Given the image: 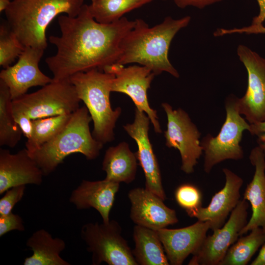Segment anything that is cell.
Here are the masks:
<instances>
[{
  "label": "cell",
  "mask_w": 265,
  "mask_h": 265,
  "mask_svg": "<svg viewBox=\"0 0 265 265\" xmlns=\"http://www.w3.org/2000/svg\"><path fill=\"white\" fill-rule=\"evenodd\" d=\"M58 23L60 35L49 37L56 52L45 60L54 80H68L75 74L92 69L103 71L116 63L121 42L135 20L123 17L111 23H101L92 16L88 5L84 4L77 16L60 15Z\"/></svg>",
  "instance_id": "cell-1"
},
{
  "label": "cell",
  "mask_w": 265,
  "mask_h": 265,
  "mask_svg": "<svg viewBox=\"0 0 265 265\" xmlns=\"http://www.w3.org/2000/svg\"><path fill=\"white\" fill-rule=\"evenodd\" d=\"M190 20L189 16L178 19L166 17L150 27L143 20H135L134 26L121 42L116 63L124 65L137 63L148 67L155 75L165 72L178 78L179 74L168 58L169 50L175 35Z\"/></svg>",
  "instance_id": "cell-2"
},
{
  "label": "cell",
  "mask_w": 265,
  "mask_h": 265,
  "mask_svg": "<svg viewBox=\"0 0 265 265\" xmlns=\"http://www.w3.org/2000/svg\"><path fill=\"white\" fill-rule=\"evenodd\" d=\"M83 0H12L5 10L7 24L26 47L45 50L46 30L58 15L77 16Z\"/></svg>",
  "instance_id": "cell-3"
},
{
  "label": "cell",
  "mask_w": 265,
  "mask_h": 265,
  "mask_svg": "<svg viewBox=\"0 0 265 265\" xmlns=\"http://www.w3.org/2000/svg\"><path fill=\"white\" fill-rule=\"evenodd\" d=\"M92 118L85 106L73 112L64 129L53 138L35 151L29 153L44 176L53 172L71 154H81L88 160L99 155L104 144L91 133Z\"/></svg>",
  "instance_id": "cell-4"
},
{
  "label": "cell",
  "mask_w": 265,
  "mask_h": 265,
  "mask_svg": "<svg viewBox=\"0 0 265 265\" xmlns=\"http://www.w3.org/2000/svg\"><path fill=\"white\" fill-rule=\"evenodd\" d=\"M114 76L92 69L75 74L68 79L91 116L93 137L103 144L114 139V129L122 111L120 107L113 109L111 106L110 93Z\"/></svg>",
  "instance_id": "cell-5"
},
{
  "label": "cell",
  "mask_w": 265,
  "mask_h": 265,
  "mask_svg": "<svg viewBox=\"0 0 265 265\" xmlns=\"http://www.w3.org/2000/svg\"><path fill=\"white\" fill-rule=\"evenodd\" d=\"M80 101L68 79L53 80L39 90L12 100V109L33 120L72 114L80 107Z\"/></svg>",
  "instance_id": "cell-6"
},
{
  "label": "cell",
  "mask_w": 265,
  "mask_h": 265,
  "mask_svg": "<svg viewBox=\"0 0 265 265\" xmlns=\"http://www.w3.org/2000/svg\"><path fill=\"white\" fill-rule=\"evenodd\" d=\"M236 97L230 95L225 102L226 119L218 134H208L201 141L205 153L204 170L209 173L213 166L226 159L239 160L244 153L240 145L244 131H249L250 124L241 116L236 106Z\"/></svg>",
  "instance_id": "cell-7"
},
{
  "label": "cell",
  "mask_w": 265,
  "mask_h": 265,
  "mask_svg": "<svg viewBox=\"0 0 265 265\" xmlns=\"http://www.w3.org/2000/svg\"><path fill=\"white\" fill-rule=\"evenodd\" d=\"M121 234V227L114 220L107 223L83 225L80 236L92 254V265L105 262L109 265H138L132 250Z\"/></svg>",
  "instance_id": "cell-8"
},
{
  "label": "cell",
  "mask_w": 265,
  "mask_h": 265,
  "mask_svg": "<svg viewBox=\"0 0 265 265\" xmlns=\"http://www.w3.org/2000/svg\"><path fill=\"white\" fill-rule=\"evenodd\" d=\"M161 106L167 119V130L164 132L166 146L179 150L181 170L186 174L192 173L203 152L199 140L201 133L184 110L174 109L167 103Z\"/></svg>",
  "instance_id": "cell-9"
},
{
  "label": "cell",
  "mask_w": 265,
  "mask_h": 265,
  "mask_svg": "<svg viewBox=\"0 0 265 265\" xmlns=\"http://www.w3.org/2000/svg\"><path fill=\"white\" fill-rule=\"evenodd\" d=\"M237 54L248 76L245 94L236 97L238 110L249 124L265 121V58L244 45L238 46Z\"/></svg>",
  "instance_id": "cell-10"
},
{
  "label": "cell",
  "mask_w": 265,
  "mask_h": 265,
  "mask_svg": "<svg viewBox=\"0 0 265 265\" xmlns=\"http://www.w3.org/2000/svg\"><path fill=\"white\" fill-rule=\"evenodd\" d=\"M103 71L114 76L111 92L122 93L129 96L136 108L144 112L150 118L155 132L161 133L157 112L150 107L148 100V90L155 76L152 70L142 65L125 67L114 63L106 66Z\"/></svg>",
  "instance_id": "cell-11"
},
{
  "label": "cell",
  "mask_w": 265,
  "mask_h": 265,
  "mask_svg": "<svg viewBox=\"0 0 265 265\" xmlns=\"http://www.w3.org/2000/svg\"><path fill=\"white\" fill-rule=\"evenodd\" d=\"M247 200H240L224 225L207 236L199 249L193 255L189 265H219L227 250L238 239L248 222Z\"/></svg>",
  "instance_id": "cell-12"
},
{
  "label": "cell",
  "mask_w": 265,
  "mask_h": 265,
  "mask_svg": "<svg viewBox=\"0 0 265 265\" xmlns=\"http://www.w3.org/2000/svg\"><path fill=\"white\" fill-rule=\"evenodd\" d=\"M150 119L143 111L135 108L134 121L123 126L127 133L136 142L137 159L144 172L145 188L164 201L166 197L160 171L149 137Z\"/></svg>",
  "instance_id": "cell-13"
},
{
  "label": "cell",
  "mask_w": 265,
  "mask_h": 265,
  "mask_svg": "<svg viewBox=\"0 0 265 265\" xmlns=\"http://www.w3.org/2000/svg\"><path fill=\"white\" fill-rule=\"evenodd\" d=\"M44 51L26 47L15 64L0 71V80L8 86L12 100L26 94L30 87L43 86L53 81V79L44 74L39 67Z\"/></svg>",
  "instance_id": "cell-14"
},
{
  "label": "cell",
  "mask_w": 265,
  "mask_h": 265,
  "mask_svg": "<svg viewBox=\"0 0 265 265\" xmlns=\"http://www.w3.org/2000/svg\"><path fill=\"white\" fill-rule=\"evenodd\" d=\"M130 217L135 225L155 231L178 222L176 211L163 203V200L145 187L130 190Z\"/></svg>",
  "instance_id": "cell-15"
},
{
  "label": "cell",
  "mask_w": 265,
  "mask_h": 265,
  "mask_svg": "<svg viewBox=\"0 0 265 265\" xmlns=\"http://www.w3.org/2000/svg\"><path fill=\"white\" fill-rule=\"evenodd\" d=\"M210 229L209 221L198 220L182 228H164L157 230L169 264L181 265L189 255L195 254L201 247Z\"/></svg>",
  "instance_id": "cell-16"
},
{
  "label": "cell",
  "mask_w": 265,
  "mask_h": 265,
  "mask_svg": "<svg viewBox=\"0 0 265 265\" xmlns=\"http://www.w3.org/2000/svg\"><path fill=\"white\" fill-rule=\"evenodd\" d=\"M43 176L26 148L14 154L7 149H0V194L16 186L40 185Z\"/></svg>",
  "instance_id": "cell-17"
},
{
  "label": "cell",
  "mask_w": 265,
  "mask_h": 265,
  "mask_svg": "<svg viewBox=\"0 0 265 265\" xmlns=\"http://www.w3.org/2000/svg\"><path fill=\"white\" fill-rule=\"evenodd\" d=\"M224 186L215 193L207 207L200 208L192 215L198 220L209 221L212 231L222 227L233 210L240 201V190L242 179L230 169L224 168Z\"/></svg>",
  "instance_id": "cell-18"
},
{
  "label": "cell",
  "mask_w": 265,
  "mask_h": 265,
  "mask_svg": "<svg viewBox=\"0 0 265 265\" xmlns=\"http://www.w3.org/2000/svg\"><path fill=\"white\" fill-rule=\"evenodd\" d=\"M119 187L120 183L105 179L82 180L72 191L69 201L78 210L95 209L102 216L103 222L107 223L110 221L109 213Z\"/></svg>",
  "instance_id": "cell-19"
},
{
  "label": "cell",
  "mask_w": 265,
  "mask_h": 265,
  "mask_svg": "<svg viewBox=\"0 0 265 265\" xmlns=\"http://www.w3.org/2000/svg\"><path fill=\"white\" fill-rule=\"evenodd\" d=\"M249 159L255 167V172L246 187L243 199L250 203L252 213L240 236L257 227H261L265 232V155L257 146L251 150Z\"/></svg>",
  "instance_id": "cell-20"
},
{
  "label": "cell",
  "mask_w": 265,
  "mask_h": 265,
  "mask_svg": "<svg viewBox=\"0 0 265 265\" xmlns=\"http://www.w3.org/2000/svg\"><path fill=\"white\" fill-rule=\"evenodd\" d=\"M137 160L135 153L126 142L109 147L102 163V169L106 173L105 179L118 183L132 182L136 174Z\"/></svg>",
  "instance_id": "cell-21"
},
{
  "label": "cell",
  "mask_w": 265,
  "mask_h": 265,
  "mask_svg": "<svg viewBox=\"0 0 265 265\" xmlns=\"http://www.w3.org/2000/svg\"><path fill=\"white\" fill-rule=\"evenodd\" d=\"M26 245L32 251V255L25 258L24 265H70L60 256L65 249L66 243L61 238H53L44 229L35 231L27 240Z\"/></svg>",
  "instance_id": "cell-22"
},
{
  "label": "cell",
  "mask_w": 265,
  "mask_h": 265,
  "mask_svg": "<svg viewBox=\"0 0 265 265\" xmlns=\"http://www.w3.org/2000/svg\"><path fill=\"white\" fill-rule=\"evenodd\" d=\"M132 253L138 265H168L163 245L157 231L136 225L133 228Z\"/></svg>",
  "instance_id": "cell-23"
},
{
  "label": "cell",
  "mask_w": 265,
  "mask_h": 265,
  "mask_svg": "<svg viewBox=\"0 0 265 265\" xmlns=\"http://www.w3.org/2000/svg\"><path fill=\"white\" fill-rule=\"evenodd\" d=\"M22 134V131L14 116L9 88L0 80V145L15 147Z\"/></svg>",
  "instance_id": "cell-24"
},
{
  "label": "cell",
  "mask_w": 265,
  "mask_h": 265,
  "mask_svg": "<svg viewBox=\"0 0 265 265\" xmlns=\"http://www.w3.org/2000/svg\"><path fill=\"white\" fill-rule=\"evenodd\" d=\"M231 246L219 265H245L265 241V232L261 227L251 230Z\"/></svg>",
  "instance_id": "cell-25"
},
{
  "label": "cell",
  "mask_w": 265,
  "mask_h": 265,
  "mask_svg": "<svg viewBox=\"0 0 265 265\" xmlns=\"http://www.w3.org/2000/svg\"><path fill=\"white\" fill-rule=\"evenodd\" d=\"M153 0H96L88 5L89 10L98 22L109 24L117 21L126 13Z\"/></svg>",
  "instance_id": "cell-26"
},
{
  "label": "cell",
  "mask_w": 265,
  "mask_h": 265,
  "mask_svg": "<svg viewBox=\"0 0 265 265\" xmlns=\"http://www.w3.org/2000/svg\"><path fill=\"white\" fill-rule=\"evenodd\" d=\"M72 114L59 115L32 120V134L26 143V148L28 152L35 151L53 138L64 129Z\"/></svg>",
  "instance_id": "cell-27"
},
{
  "label": "cell",
  "mask_w": 265,
  "mask_h": 265,
  "mask_svg": "<svg viewBox=\"0 0 265 265\" xmlns=\"http://www.w3.org/2000/svg\"><path fill=\"white\" fill-rule=\"evenodd\" d=\"M25 47L9 28L7 23L0 26V65L10 66L22 54Z\"/></svg>",
  "instance_id": "cell-28"
},
{
  "label": "cell",
  "mask_w": 265,
  "mask_h": 265,
  "mask_svg": "<svg viewBox=\"0 0 265 265\" xmlns=\"http://www.w3.org/2000/svg\"><path fill=\"white\" fill-rule=\"evenodd\" d=\"M175 198L178 204L191 217L202 207V194L195 186L184 184L180 186L175 192Z\"/></svg>",
  "instance_id": "cell-29"
},
{
  "label": "cell",
  "mask_w": 265,
  "mask_h": 265,
  "mask_svg": "<svg viewBox=\"0 0 265 265\" xmlns=\"http://www.w3.org/2000/svg\"><path fill=\"white\" fill-rule=\"evenodd\" d=\"M26 189L25 185L12 187L5 192L0 199V215L12 212L15 205L22 199Z\"/></svg>",
  "instance_id": "cell-30"
},
{
  "label": "cell",
  "mask_w": 265,
  "mask_h": 265,
  "mask_svg": "<svg viewBox=\"0 0 265 265\" xmlns=\"http://www.w3.org/2000/svg\"><path fill=\"white\" fill-rule=\"evenodd\" d=\"M24 222L21 217L12 212L4 215H0V237L12 230L24 231Z\"/></svg>",
  "instance_id": "cell-31"
},
{
  "label": "cell",
  "mask_w": 265,
  "mask_h": 265,
  "mask_svg": "<svg viewBox=\"0 0 265 265\" xmlns=\"http://www.w3.org/2000/svg\"><path fill=\"white\" fill-rule=\"evenodd\" d=\"M234 33L265 34V27L263 25H255L251 24L249 26L240 28H219L213 33V35L215 37H219Z\"/></svg>",
  "instance_id": "cell-32"
},
{
  "label": "cell",
  "mask_w": 265,
  "mask_h": 265,
  "mask_svg": "<svg viewBox=\"0 0 265 265\" xmlns=\"http://www.w3.org/2000/svg\"><path fill=\"white\" fill-rule=\"evenodd\" d=\"M252 135L257 136L258 146L265 155V121L250 124L248 131Z\"/></svg>",
  "instance_id": "cell-33"
},
{
  "label": "cell",
  "mask_w": 265,
  "mask_h": 265,
  "mask_svg": "<svg viewBox=\"0 0 265 265\" xmlns=\"http://www.w3.org/2000/svg\"><path fill=\"white\" fill-rule=\"evenodd\" d=\"M13 112L15 119L21 129L23 134L27 139L30 138L32 132V120L22 113Z\"/></svg>",
  "instance_id": "cell-34"
},
{
  "label": "cell",
  "mask_w": 265,
  "mask_h": 265,
  "mask_svg": "<svg viewBox=\"0 0 265 265\" xmlns=\"http://www.w3.org/2000/svg\"><path fill=\"white\" fill-rule=\"evenodd\" d=\"M176 5L181 8L193 6L203 9L206 6L220 2L222 0H173Z\"/></svg>",
  "instance_id": "cell-35"
},
{
  "label": "cell",
  "mask_w": 265,
  "mask_h": 265,
  "mask_svg": "<svg viewBox=\"0 0 265 265\" xmlns=\"http://www.w3.org/2000/svg\"><path fill=\"white\" fill-rule=\"evenodd\" d=\"M259 6L258 15L253 18L252 25H263L265 20V0H257Z\"/></svg>",
  "instance_id": "cell-36"
},
{
  "label": "cell",
  "mask_w": 265,
  "mask_h": 265,
  "mask_svg": "<svg viewBox=\"0 0 265 265\" xmlns=\"http://www.w3.org/2000/svg\"><path fill=\"white\" fill-rule=\"evenodd\" d=\"M251 265H265V241L262 245L258 255L252 261Z\"/></svg>",
  "instance_id": "cell-37"
},
{
  "label": "cell",
  "mask_w": 265,
  "mask_h": 265,
  "mask_svg": "<svg viewBox=\"0 0 265 265\" xmlns=\"http://www.w3.org/2000/svg\"><path fill=\"white\" fill-rule=\"evenodd\" d=\"M11 0H0V12L5 11L10 4Z\"/></svg>",
  "instance_id": "cell-38"
},
{
  "label": "cell",
  "mask_w": 265,
  "mask_h": 265,
  "mask_svg": "<svg viewBox=\"0 0 265 265\" xmlns=\"http://www.w3.org/2000/svg\"><path fill=\"white\" fill-rule=\"evenodd\" d=\"M92 2H94L95 1H96V0H91Z\"/></svg>",
  "instance_id": "cell-39"
},
{
  "label": "cell",
  "mask_w": 265,
  "mask_h": 265,
  "mask_svg": "<svg viewBox=\"0 0 265 265\" xmlns=\"http://www.w3.org/2000/svg\"></svg>",
  "instance_id": "cell-40"
}]
</instances>
